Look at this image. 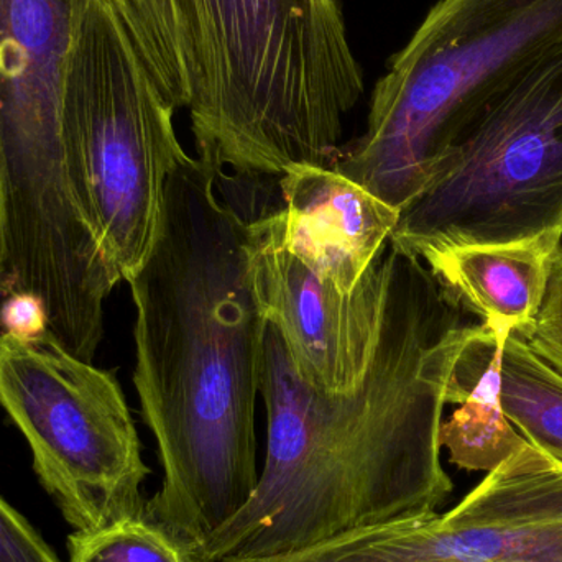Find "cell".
Masks as SVG:
<instances>
[{
    "label": "cell",
    "instance_id": "obj_18",
    "mask_svg": "<svg viewBox=\"0 0 562 562\" xmlns=\"http://www.w3.org/2000/svg\"><path fill=\"white\" fill-rule=\"evenodd\" d=\"M0 326L3 333L19 339H38L48 334V313L45 304L35 294H9L0 306Z\"/></svg>",
    "mask_w": 562,
    "mask_h": 562
},
{
    "label": "cell",
    "instance_id": "obj_17",
    "mask_svg": "<svg viewBox=\"0 0 562 562\" xmlns=\"http://www.w3.org/2000/svg\"><path fill=\"white\" fill-rule=\"evenodd\" d=\"M0 562H63L38 531L0 497Z\"/></svg>",
    "mask_w": 562,
    "mask_h": 562
},
{
    "label": "cell",
    "instance_id": "obj_9",
    "mask_svg": "<svg viewBox=\"0 0 562 562\" xmlns=\"http://www.w3.org/2000/svg\"><path fill=\"white\" fill-rule=\"evenodd\" d=\"M281 236L324 280L353 293L398 223V211L330 167L294 165L280 177Z\"/></svg>",
    "mask_w": 562,
    "mask_h": 562
},
{
    "label": "cell",
    "instance_id": "obj_4",
    "mask_svg": "<svg viewBox=\"0 0 562 562\" xmlns=\"http://www.w3.org/2000/svg\"><path fill=\"white\" fill-rule=\"evenodd\" d=\"M562 45V0H439L390 59L330 168L405 206L482 109Z\"/></svg>",
    "mask_w": 562,
    "mask_h": 562
},
{
    "label": "cell",
    "instance_id": "obj_15",
    "mask_svg": "<svg viewBox=\"0 0 562 562\" xmlns=\"http://www.w3.org/2000/svg\"><path fill=\"white\" fill-rule=\"evenodd\" d=\"M68 551L69 562H187L177 543L144 517L92 533L72 531Z\"/></svg>",
    "mask_w": 562,
    "mask_h": 562
},
{
    "label": "cell",
    "instance_id": "obj_7",
    "mask_svg": "<svg viewBox=\"0 0 562 562\" xmlns=\"http://www.w3.org/2000/svg\"><path fill=\"white\" fill-rule=\"evenodd\" d=\"M0 408L42 487L78 533L144 517L150 469L117 379L45 334H0Z\"/></svg>",
    "mask_w": 562,
    "mask_h": 562
},
{
    "label": "cell",
    "instance_id": "obj_1",
    "mask_svg": "<svg viewBox=\"0 0 562 562\" xmlns=\"http://www.w3.org/2000/svg\"><path fill=\"white\" fill-rule=\"evenodd\" d=\"M382 262L379 323L353 389L327 392L301 379L267 324L259 482L187 562L286 557L429 517L448 501L439 431L456 360L475 324L418 257L386 243Z\"/></svg>",
    "mask_w": 562,
    "mask_h": 562
},
{
    "label": "cell",
    "instance_id": "obj_12",
    "mask_svg": "<svg viewBox=\"0 0 562 562\" xmlns=\"http://www.w3.org/2000/svg\"><path fill=\"white\" fill-rule=\"evenodd\" d=\"M507 340L475 324L459 352L448 403H459L439 431L449 461L465 471L492 472L528 445L502 405L501 359Z\"/></svg>",
    "mask_w": 562,
    "mask_h": 562
},
{
    "label": "cell",
    "instance_id": "obj_2",
    "mask_svg": "<svg viewBox=\"0 0 562 562\" xmlns=\"http://www.w3.org/2000/svg\"><path fill=\"white\" fill-rule=\"evenodd\" d=\"M220 177L190 155L177 165L154 246L127 280L134 383L164 471L144 518L184 558L247 504L260 474L269 321L254 290L249 223L220 200Z\"/></svg>",
    "mask_w": 562,
    "mask_h": 562
},
{
    "label": "cell",
    "instance_id": "obj_16",
    "mask_svg": "<svg viewBox=\"0 0 562 562\" xmlns=\"http://www.w3.org/2000/svg\"><path fill=\"white\" fill-rule=\"evenodd\" d=\"M521 337L544 362L562 373V246L551 260L547 296L540 313Z\"/></svg>",
    "mask_w": 562,
    "mask_h": 562
},
{
    "label": "cell",
    "instance_id": "obj_3",
    "mask_svg": "<svg viewBox=\"0 0 562 562\" xmlns=\"http://www.w3.org/2000/svg\"><path fill=\"white\" fill-rule=\"evenodd\" d=\"M198 158L224 177L330 167L366 91L340 0H177Z\"/></svg>",
    "mask_w": 562,
    "mask_h": 562
},
{
    "label": "cell",
    "instance_id": "obj_10",
    "mask_svg": "<svg viewBox=\"0 0 562 562\" xmlns=\"http://www.w3.org/2000/svg\"><path fill=\"white\" fill-rule=\"evenodd\" d=\"M72 0H0V138L61 132Z\"/></svg>",
    "mask_w": 562,
    "mask_h": 562
},
{
    "label": "cell",
    "instance_id": "obj_5",
    "mask_svg": "<svg viewBox=\"0 0 562 562\" xmlns=\"http://www.w3.org/2000/svg\"><path fill=\"white\" fill-rule=\"evenodd\" d=\"M165 95L105 0H72L61 135L76 196L127 281L154 246L165 187L187 157Z\"/></svg>",
    "mask_w": 562,
    "mask_h": 562
},
{
    "label": "cell",
    "instance_id": "obj_13",
    "mask_svg": "<svg viewBox=\"0 0 562 562\" xmlns=\"http://www.w3.org/2000/svg\"><path fill=\"white\" fill-rule=\"evenodd\" d=\"M501 385L512 425L562 468V373L514 333L502 350Z\"/></svg>",
    "mask_w": 562,
    "mask_h": 562
},
{
    "label": "cell",
    "instance_id": "obj_11",
    "mask_svg": "<svg viewBox=\"0 0 562 562\" xmlns=\"http://www.w3.org/2000/svg\"><path fill=\"white\" fill-rule=\"evenodd\" d=\"M562 233L518 243L454 247L423 257L432 276L501 339L524 336L547 296Z\"/></svg>",
    "mask_w": 562,
    "mask_h": 562
},
{
    "label": "cell",
    "instance_id": "obj_6",
    "mask_svg": "<svg viewBox=\"0 0 562 562\" xmlns=\"http://www.w3.org/2000/svg\"><path fill=\"white\" fill-rule=\"evenodd\" d=\"M562 233V45L482 109L400 207L389 243L423 257Z\"/></svg>",
    "mask_w": 562,
    "mask_h": 562
},
{
    "label": "cell",
    "instance_id": "obj_8",
    "mask_svg": "<svg viewBox=\"0 0 562 562\" xmlns=\"http://www.w3.org/2000/svg\"><path fill=\"white\" fill-rule=\"evenodd\" d=\"M249 227L254 290L294 369L316 389H353L366 372L379 323L383 249L357 290L346 294L288 249L280 211Z\"/></svg>",
    "mask_w": 562,
    "mask_h": 562
},
{
    "label": "cell",
    "instance_id": "obj_14",
    "mask_svg": "<svg viewBox=\"0 0 562 562\" xmlns=\"http://www.w3.org/2000/svg\"><path fill=\"white\" fill-rule=\"evenodd\" d=\"M175 108L193 92V55L177 0H105Z\"/></svg>",
    "mask_w": 562,
    "mask_h": 562
}]
</instances>
